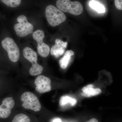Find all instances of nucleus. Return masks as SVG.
<instances>
[{"mask_svg":"<svg viewBox=\"0 0 122 122\" xmlns=\"http://www.w3.org/2000/svg\"><path fill=\"white\" fill-rule=\"evenodd\" d=\"M19 23L14 26V30L18 36L24 37L32 33L33 26L27 20V18L24 15H21L17 18Z\"/></svg>","mask_w":122,"mask_h":122,"instance_id":"obj_5","label":"nucleus"},{"mask_svg":"<svg viewBox=\"0 0 122 122\" xmlns=\"http://www.w3.org/2000/svg\"><path fill=\"white\" fill-rule=\"evenodd\" d=\"M33 37L37 42V49L39 54L43 57H48L50 52V48L47 44L43 42L45 37L44 31L41 30H38L33 33Z\"/></svg>","mask_w":122,"mask_h":122,"instance_id":"obj_7","label":"nucleus"},{"mask_svg":"<svg viewBox=\"0 0 122 122\" xmlns=\"http://www.w3.org/2000/svg\"><path fill=\"white\" fill-rule=\"evenodd\" d=\"M12 122H30V119L25 114H19L15 116Z\"/></svg>","mask_w":122,"mask_h":122,"instance_id":"obj_15","label":"nucleus"},{"mask_svg":"<svg viewBox=\"0 0 122 122\" xmlns=\"http://www.w3.org/2000/svg\"><path fill=\"white\" fill-rule=\"evenodd\" d=\"M53 122H61V119H60L57 118L54 119V121H53Z\"/></svg>","mask_w":122,"mask_h":122,"instance_id":"obj_19","label":"nucleus"},{"mask_svg":"<svg viewBox=\"0 0 122 122\" xmlns=\"http://www.w3.org/2000/svg\"><path fill=\"white\" fill-rule=\"evenodd\" d=\"M5 5L12 8H15L19 6L21 0H0Z\"/></svg>","mask_w":122,"mask_h":122,"instance_id":"obj_16","label":"nucleus"},{"mask_svg":"<svg viewBox=\"0 0 122 122\" xmlns=\"http://www.w3.org/2000/svg\"><path fill=\"white\" fill-rule=\"evenodd\" d=\"M90 7L94 10L99 13H104L105 12V9L104 6L99 2L92 0L89 3Z\"/></svg>","mask_w":122,"mask_h":122,"instance_id":"obj_13","label":"nucleus"},{"mask_svg":"<svg viewBox=\"0 0 122 122\" xmlns=\"http://www.w3.org/2000/svg\"><path fill=\"white\" fill-rule=\"evenodd\" d=\"M94 86L92 84L87 85L83 87L81 93V95L86 97H91L97 96L102 93V91L99 88H93Z\"/></svg>","mask_w":122,"mask_h":122,"instance_id":"obj_11","label":"nucleus"},{"mask_svg":"<svg viewBox=\"0 0 122 122\" xmlns=\"http://www.w3.org/2000/svg\"><path fill=\"white\" fill-rule=\"evenodd\" d=\"M45 14L48 23L52 26L59 25L66 20L65 14L52 5H49L46 7Z\"/></svg>","mask_w":122,"mask_h":122,"instance_id":"obj_1","label":"nucleus"},{"mask_svg":"<svg viewBox=\"0 0 122 122\" xmlns=\"http://www.w3.org/2000/svg\"><path fill=\"white\" fill-rule=\"evenodd\" d=\"M0 105V118H6L10 115L15 105V102L12 97L5 98Z\"/></svg>","mask_w":122,"mask_h":122,"instance_id":"obj_9","label":"nucleus"},{"mask_svg":"<svg viewBox=\"0 0 122 122\" xmlns=\"http://www.w3.org/2000/svg\"><path fill=\"white\" fill-rule=\"evenodd\" d=\"M69 103L71 106H74L77 103L76 99L72 98L68 96H62L59 101V104L61 106H63Z\"/></svg>","mask_w":122,"mask_h":122,"instance_id":"obj_14","label":"nucleus"},{"mask_svg":"<svg viewBox=\"0 0 122 122\" xmlns=\"http://www.w3.org/2000/svg\"><path fill=\"white\" fill-rule=\"evenodd\" d=\"M68 42H64L59 39H56L55 44L52 46L51 49V53L56 58L59 57L65 53Z\"/></svg>","mask_w":122,"mask_h":122,"instance_id":"obj_10","label":"nucleus"},{"mask_svg":"<svg viewBox=\"0 0 122 122\" xmlns=\"http://www.w3.org/2000/svg\"><path fill=\"white\" fill-rule=\"evenodd\" d=\"M1 45L7 51L10 61L14 62L18 61L20 56V50L13 39L11 38H5L1 42Z\"/></svg>","mask_w":122,"mask_h":122,"instance_id":"obj_6","label":"nucleus"},{"mask_svg":"<svg viewBox=\"0 0 122 122\" xmlns=\"http://www.w3.org/2000/svg\"><path fill=\"white\" fill-rule=\"evenodd\" d=\"M36 90L40 93H44L51 90V81L48 77L43 75L38 76L35 81Z\"/></svg>","mask_w":122,"mask_h":122,"instance_id":"obj_8","label":"nucleus"},{"mask_svg":"<svg viewBox=\"0 0 122 122\" xmlns=\"http://www.w3.org/2000/svg\"><path fill=\"white\" fill-rule=\"evenodd\" d=\"M24 108L30 109L35 112H39L41 108V105L37 97L32 92H24L21 97Z\"/></svg>","mask_w":122,"mask_h":122,"instance_id":"obj_4","label":"nucleus"},{"mask_svg":"<svg viewBox=\"0 0 122 122\" xmlns=\"http://www.w3.org/2000/svg\"><path fill=\"white\" fill-rule=\"evenodd\" d=\"M115 5L116 8L119 10H122V0H114Z\"/></svg>","mask_w":122,"mask_h":122,"instance_id":"obj_17","label":"nucleus"},{"mask_svg":"<svg viewBox=\"0 0 122 122\" xmlns=\"http://www.w3.org/2000/svg\"><path fill=\"white\" fill-rule=\"evenodd\" d=\"M86 122H99L97 119L95 118H93Z\"/></svg>","mask_w":122,"mask_h":122,"instance_id":"obj_18","label":"nucleus"},{"mask_svg":"<svg viewBox=\"0 0 122 122\" xmlns=\"http://www.w3.org/2000/svg\"><path fill=\"white\" fill-rule=\"evenodd\" d=\"M24 57L32 63V66L29 71L30 74L35 76L41 74L42 72L43 67L37 63V55L36 53L29 47L24 48L23 51Z\"/></svg>","mask_w":122,"mask_h":122,"instance_id":"obj_3","label":"nucleus"},{"mask_svg":"<svg viewBox=\"0 0 122 122\" xmlns=\"http://www.w3.org/2000/svg\"><path fill=\"white\" fill-rule=\"evenodd\" d=\"M74 54V52L71 50H68L66 52L64 56L59 61V65L62 69H65L67 68L71 57Z\"/></svg>","mask_w":122,"mask_h":122,"instance_id":"obj_12","label":"nucleus"},{"mask_svg":"<svg viewBox=\"0 0 122 122\" xmlns=\"http://www.w3.org/2000/svg\"><path fill=\"white\" fill-rule=\"evenodd\" d=\"M56 5L58 8L62 12L69 13L77 16L83 12V5L78 1H71L70 0H57Z\"/></svg>","mask_w":122,"mask_h":122,"instance_id":"obj_2","label":"nucleus"}]
</instances>
